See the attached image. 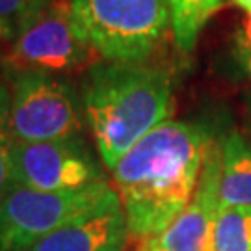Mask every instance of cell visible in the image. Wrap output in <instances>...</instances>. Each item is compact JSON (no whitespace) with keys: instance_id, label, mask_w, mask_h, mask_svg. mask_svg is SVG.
I'll list each match as a JSON object with an SVG mask.
<instances>
[{"instance_id":"obj_1","label":"cell","mask_w":251,"mask_h":251,"mask_svg":"<svg viewBox=\"0 0 251 251\" xmlns=\"http://www.w3.org/2000/svg\"><path fill=\"white\" fill-rule=\"evenodd\" d=\"M212 138L203 125L168 119L114 168L128 238L158 240L188 206Z\"/></svg>"},{"instance_id":"obj_2","label":"cell","mask_w":251,"mask_h":251,"mask_svg":"<svg viewBox=\"0 0 251 251\" xmlns=\"http://www.w3.org/2000/svg\"><path fill=\"white\" fill-rule=\"evenodd\" d=\"M82 104L97 151L114 170L173 112V76L154 63L97 62L82 84Z\"/></svg>"},{"instance_id":"obj_3","label":"cell","mask_w":251,"mask_h":251,"mask_svg":"<svg viewBox=\"0 0 251 251\" xmlns=\"http://www.w3.org/2000/svg\"><path fill=\"white\" fill-rule=\"evenodd\" d=\"M69 2L78 26L104 62H147L171 26L168 0Z\"/></svg>"},{"instance_id":"obj_4","label":"cell","mask_w":251,"mask_h":251,"mask_svg":"<svg viewBox=\"0 0 251 251\" xmlns=\"http://www.w3.org/2000/svg\"><path fill=\"white\" fill-rule=\"evenodd\" d=\"M117 192L106 180L67 192L13 184L0 199V251H21L47 234L108 205Z\"/></svg>"},{"instance_id":"obj_5","label":"cell","mask_w":251,"mask_h":251,"mask_svg":"<svg viewBox=\"0 0 251 251\" xmlns=\"http://www.w3.org/2000/svg\"><path fill=\"white\" fill-rule=\"evenodd\" d=\"M9 130L15 142L82 138L84 123L71 84L52 73H13L9 91Z\"/></svg>"},{"instance_id":"obj_6","label":"cell","mask_w":251,"mask_h":251,"mask_svg":"<svg viewBox=\"0 0 251 251\" xmlns=\"http://www.w3.org/2000/svg\"><path fill=\"white\" fill-rule=\"evenodd\" d=\"M100 56L88 41L71 11L69 0H49L47 8L21 30L6 58L8 69L56 73L95 65Z\"/></svg>"},{"instance_id":"obj_7","label":"cell","mask_w":251,"mask_h":251,"mask_svg":"<svg viewBox=\"0 0 251 251\" xmlns=\"http://www.w3.org/2000/svg\"><path fill=\"white\" fill-rule=\"evenodd\" d=\"M13 184L43 192H67L104 180L99 160L84 138L56 142H13Z\"/></svg>"},{"instance_id":"obj_8","label":"cell","mask_w":251,"mask_h":251,"mask_svg":"<svg viewBox=\"0 0 251 251\" xmlns=\"http://www.w3.org/2000/svg\"><path fill=\"white\" fill-rule=\"evenodd\" d=\"M220 210V142L212 140L205 154L198 188L188 206L162 233V251H212L216 216Z\"/></svg>"},{"instance_id":"obj_9","label":"cell","mask_w":251,"mask_h":251,"mask_svg":"<svg viewBox=\"0 0 251 251\" xmlns=\"http://www.w3.org/2000/svg\"><path fill=\"white\" fill-rule=\"evenodd\" d=\"M128 240L119 196L102 208L47 234L21 251H123Z\"/></svg>"},{"instance_id":"obj_10","label":"cell","mask_w":251,"mask_h":251,"mask_svg":"<svg viewBox=\"0 0 251 251\" xmlns=\"http://www.w3.org/2000/svg\"><path fill=\"white\" fill-rule=\"evenodd\" d=\"M220 206H251V144L238 132L220 142Z\"/></svg>"},{"instance_id":"obj_11","label":"cell","mask_w":251,"mask_h":251,"mask_svg":"<svg viewBox=\"0 0 251 251\" xmlns=\"http://www.w3.org/2000/svg\"><path fill=\"white\" fill-rule=\"evenodd\" d=\"M171 15V32L175 45L190 52L198 43L199 32L206 21L220 9L225 0H168Z\"/></svg>"},{"instance_id":"obj_12","label":"cell","mask_w":251,"mask_h":251,"mask_svg":"<svg viewBox=\"0 0 251 251\" xmlns=\"http://www.w3.org/2000/svg\"><path fill=\"white\" fill-rule=\"evenodd\" d=\"M212 251H251V206H220Z\"/></svg>"},{"instance_id":"obj_13","label":"cell","mask_w":251,"mask_h":251,"mask_svg":"<svg viewBox=\"0 0 251 251\" xmlns=\"http://www.w3.org/2000/svg\"><path fill=\"white\" fill-rule=\"evenodd\" d=\"M47 4L49 0H0V21L17 23L23 30Z\"/></svg>"},{"instance_id":"obj_14","label":"cell","mask_w":251,"mask_h":251,"mask_svg":"<svg viewBox=\"0 0 251 251\" xmlns=\"http://www.w3.org/2000/svg\"><path fill=\"white\" fill-rule=\"evenodd\" d=\"M13 136L9 130V112L0 116V199L13 186V170H11V147Z\"/></svg>"},{"instance_id":"obj_15","label":"cell","mask_w":251,"mask_h":251,"mask_svg":"<svg viewBox=\"0 0 251 251\" xmlns=\"http://www.w3.org/2000/svg\"><path fill=\"white\" fill-rule=\"evenodd\" d=\"M233 58L238 69L251 76V15H246L233 36Z\"/></svg>"},{"instance_id":"obj_16","label":"cell","mask_w":251,"mask_h":251,"mask_svg":"<svg viewBox=\"0 0 251 251\" xmlns=\"http://www.w3.org/2000/svg\"><path fill=\"white\" fill-rule=\"evenodd\" d=\"M21 34V26L11 21H0V41H15Z\"/></svg>"},{"instance_id":"obj_17","label":"cell","mask_w":251,"mask_h":251,"mask_svg":"<svg viewBox=\"0 0 251 251\" xmlns=\"http://www.w3.org/2000/svg\"><path fill=\"white\" fill-rule=\"evenodd\" d=\"M9 112V91L6 88V84H2L0 80V116Z\"/></svg>"},{"instance_id":"obj_18","label":"cell","mask_w":251,"mask_h":251,"mask_svg":"<svg viewBox=\"0 0 251 251\" xmlns=\"http://www.w3.org/2000/svg\"><path fill=\"white\" fill-rule=\"evenodd\" d=\"M136 251H160V246H158V240H151V242L144 244L140 250Z\"/></svg>"},{"instance_id":"obj_19","label":"cell","mask_w":251,"mask_h":251,"mask_svg":"<svg viewBox=\"0 0 251 251\" xmlns=\"http://www.w3.org/2000/svg\"><path fill=\"white\" fill-rule=\"evenodd\" d=\"M234 4L240 6L248 15H251V0H234Z\"/></svg>"},{"instance_id":"obj_20","label":"cell","mask_w":251,"mask_h":251,"mask_svg":"<svg viewBox=\"0 0 251 251\" xmlns=\"http://www.w3.org/2000/svg\"><path fill=\"white\" fill-rule=\"evenodd\" d=\"M160 251H162V250H160Z\"/></svg>"}]
</instances>
